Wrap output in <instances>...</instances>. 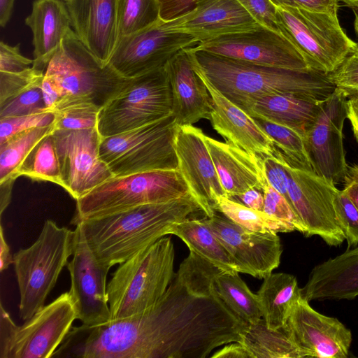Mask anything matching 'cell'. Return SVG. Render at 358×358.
<instances>
[{"label":"cell","mask_w":358,"mask_h":358,"mask_svg":"<svg viewBox=\"0 0 358 358\" xmlns=\"http://www.w3.org/2000/svg\"><path fill=\"white\" fill-rule=\"evenodd\" d=\"M194 69L224 96L250 117L258 99L275 94H295L327 99L336 87L328 75L256 64L188 48Z\"/></svg>","instance_id":"1"},{"label":"cell","mask_w":358,"mask_h":358,"mask_svg":"<svg viewBox=\"0 0 358 358\" xmlns=\"http://www.w3.org/2000/svg\"><path fill=\"white\" fill-rule=\"evenodd\" d=\"M200 210L188 193L167 202L141 205L77 224H81L98 261L110 268L169 235L173 224Z\"/></svg>","instance_id":"2"},{"label":"cell","mask_w":358,"mask_h":358,"mask_svg":"<svg viewBox=\"0 0 358 358\" xmlns=\"http://www.w3.org/2000/svg\"><path fill=\"white\" fill-rule=\"evenodd\" d=\"M175 250L165 236L119 264L107 284L111 320L143 312L164 294L173 276Z\"/></svg>","instance_id":"3"},{"label":"cell","mask_w":358,"mask_h":358,"mask_svg":"<svg viewBox=\"0 0 358 358\" xmlns=\"http://www.w3.org/2000/svg\"><path fill=\"white\" fill-rule=\"evenodd\" d=\"M73 244L74 231L47 220L36 241L13 255L21 320L30 319L45 306L61 271L72 256Z\"/></svg>","instance_id":"4"},{"label":"cell","mask_w":358,"mask_h":358,"mask_svg":"<svg viewBox=\"0 0 358 358\" xmlns=\"http://www.w3.org/2000/svg\"><path fill=\"white\" fill-rule=\"evenodd\" d=\"M188 193L178 169L113 176L76 200L71 224L76 225L141 205L167 202Z\"/></svg>","instance_id":"5"},{"label":"cell","mask_w":358,"mask_h":358,"mask_svg":"<svg viewBox=\"0 0 358 358\" xmlns=\"http://www.w3.org/2000/svg\"><path fill=\"white\" fill-rule=\"evenodd\" d=\"M280 33L299 50L311 70L327 75L358 50L340 24L338 10L317 11L276 6Z\"/></svg>","instance_id":"6"},{"label":"cell","mask_w":358,"mask_h":358,"mask_svg":"<svg viewBox=\"0 0 358 358\" xmlns=\"http://www.w3.org/2000/svg\"><path fill=\"white\" fill-rule=\"evenodd\" d=\"M44 74L55 80L62 91V100L56 108L74 102H92L102 107L129 80L109 64L101 62L74 31L62 40Z\"/></svg>","instance_id":"7"},{"label":"cell","mask_w":358,"mask_h":358,"mask_svg":"<svg viewBox=\"0 0 358 358\" xmlns=\"http://www.w3.org/2000/svg\"><path fill=\"white\" fill-rule=\"evenodd\" d=\"M173 114L144 126L101 137L99 156L114 176L178 169Z\"/></svg>","instance_id":"8"},{"label":"cell","mask_w":358,"mask_h":358,"mask_svg":"<svg viewBox=\"0 0 358 358\" xmlns=\"http://www.w3.org/2000/svg\"><path fill=\"white\" fill-rule=\"evenodd\" d=\"M172 110V92L165 66L129 78L101 108L96 129L101 137H108L161 120Z\"/></svg>","instance_id":"9"},{"label":"cell","mask_w":358,"mask_h":358,"mask_svg":"<svg viewBox=\"0 0 358 358\" xmlns=\"http://www.w3.org/2000/svg\"><path fill=\"white\" fill-rule=\"evenodd\" d=\"M77 313L69 292L17 326L0 306V358H50L69 332Z\"/></svg>","instance_id":"10"},{"label":"cell","mask_w":358,"mask_h":358,"mask_svg":"<svg viewBox=\"0 0 358 358\" xmlns=\"http://www.w3.org/2000/svg\"><path fill=\"white\" fill-rule=\"evenodd\" d=\"M287 169L291 206L302 223L304 236H320L329 246H338L345 237L335 214L334 182L310 171L294 166L278 154Z\"/></svg>","instance_id":"11"},{"label":"cell","mask_w":358,"mask_h":358,"mask_svg":"<svg viewBox=\"0 0 358 358\" xmlns=\"http://www.w3.org/2000/svg\"><path fill=\"white\" fill-rule=\"evenodd\" d=\"M199 43L194 36L173 31L160 19L144 29L120 37L108 64L129 79L165 66L180 51Z\"/></svg>","instance_id":"12"},{"label":"cell","mask_w":358,"mask_h":358,"mask_svg":"<svg viewBox=\"0 0 358 358\" xmlns=\"http://www.w3.org/2000/svg\"><path fill=\"white\" fill-rule=\"evenodd\" d=\"M193 48L259 65L311 70L286 37L260 24L245 31L212 38Z\"/></svg>","instance_id":"13"},{"label":"cell","mask_w":358,"mask_h":358,"mask_svg":"<svg viewBox=\"0 0 358 358\" xmlns=\"http://www.w3.org/2000/svg\"><path fill=\"white\" fill-rule=\"evenodd\" d=\"M349 96L345 90L336 87L322 101L316 120L303 137L314 172L335 185L343 179L348 168L343 129Z\"/></svg>","instance_id":"14"},{"label":"cell","mask_w":358,"mask_h":358,"mask_svg":"<svg viewBox=\"0 0 358 358\" xmlns=\"http://www.w3.org/2000/svg\"><path fill=\"white\" fill-rule=\"evenodd\" d=\"M63 187L76 201L113 177L99 156L101 136L96 128L54 130Z\"/></svg>","instance_id":"15"},{"label":"cell","mask_w":358,"mask_h":358,"mask_svg":"<svg viewBox=\"0 0 358 358\" xmlns=\"http://www.w3.org/2000/svg\"><path fill=\"white\" fill-rule=\"evenodd\" d=\"M66 266L71 278L69 292L75 304L77 320L88 326L111 321L107 294L110 268L98 261L80 223L76 225L72 259Z\"/></svg>","instance_id":"16"},{"label":"cell","mask_w":358,"mask_h":358,"mask_svg":"<svg viewBox=\"0 0 358 358\" xmlns=\"http://www.w3.org/2000/svg\"><path fill=\"white\" fill-rule=\"evenodd\" d=\"M203 220L222 243L238 273L264 279L279 266L282 246L277 233L250 231L216 213Z\"/></svg>","instance_id":"17"},{"label":"cell","mask_w":358,"mask_h":358,"mask_svg":"<svg viewBox=\"0 0 358 358\" xmlns=\"http://www.w3.org/2000/svg\"><path fill=\"white\" fill-rule=\"evenodd\" d=\"M283 329L302 358L348 357L351 331L338 319L316 311L302 296L294 305Z\"/></svg>","instance_id":"18"},{"label":"cell","mask_w":358,"mask_h":358,"mask_svg":"<svg viewBox=\"0 0 358 358\" xmlns=\"http://www.w3.org/2000/svg\"><path fill=\"white\" fill-rule=\"evenodd\" d=\"M205 134L192 125L178 126L174 148L178 169L189 193L207 217L215 215L216 200L227 196L205 143Z\"/></svg>","instance_id":"19"},{"label":"cell","mask_w":358,"mask_h":358,"mask_svg":"<svg viewBox=\"0 0 358 358\" xmlns=\"http://www.w3.org/2000/svg\"><path fill=\"white\" fill-rule=\"evenodd\" d=\"M66 4L78 38L108 64L120 37L117 0H68Z\"/></svg>","instance_id":"20"},{"label":"cell","mask_w":358,"mask_h":358,"mask_svg":"<svg viewBox=\"0 0 358 358\" xmlns=\"http://www.w3.org/2000/svg\"><path fill=\"white\" fill-rule=\"evenodd\" d=\"M197 73L211 97L212 110L209 120L213 128L227 143L254 157L275 158L277 148L273 141L253 118L224 96L202 75Z\"/></svg>","instance_id":"21"},{"label":"cell","mask_w":358,"mask_h":358,"mask_svg":"<svg viewBox=\"0 0 358 358\" xmlns=\"http://www.w3.org/2000/svg\"><path fill=\"white\" fill-rule=\"evenodd\" d=\"M164 24L194 36L199 43L259 24L237 0H198L189 13Z\"/></svg>","instance_id":"22"},{"label":"cell","mask_w":358,"mask_h":358,"mask_svg":"<svg viewBox=\"0 0 358 358\" xmlns=\"http://www.w3.org/2000/svg\"><path fill=\"white\" fill-rule=\"evenodd\" d=\"M187 48L166 64L172 92V114L178 126L192 125L201 119L209 120L212 110L210 95L194 69Z\"/></svg>","instance_id":"23"},{"label":"cell","mask_w":358,"mask_h":358,"mask_svg":"<svg viewBox=\"0 0 358 358\" xmlns=\"http://www.w3.org/2000/svg\"><path fill=\"white\" fill-rule=\"evenodd\" d=\"M301 294L309 302L358 296V245L316 265Z\"/></svg>","instance_id":"24"},{"label":"cell","mask_w":358,"mask_h":358,"mask_svg":"<svg viewBox=\"0 0 358 358\" xmlns=\"http://www.w3.org/2000/svg\"><path fill=\"white\" fill-rule=\"evenodd\" d=\"M204 139L228 197H236L250 188L262 191L267 181L261 158L229 143H223L206 135Z\"/></svg>","instance_id":"25"},{"label":"cell","mask_w":358,"mask_h":358,"mask_svg":"<svg viewBox=\"0 0 358 358\" xmlns=\"http://www.w3.org/2000/svg\"><path fill=\"white\" fill-rule=\"evenodd\" d=\"M25 24L33 36V67L45 73L62 40L73 31L71 17L63 0H35Z\"/></svg>","instance_id":"26"},{"label":"cell","mask_w":358,"mask_h":358,"mask_svg":"<svg viewBox=\"0 0 358 358\" xmlns=\"http://www.w3.org/2000/svg\"><path fill=\"white\" fill-rule=\"evenodd\" d=\"M323 100L295 94H275L254 103L252 116H259L289 127L303 138L316 120Z\"/></svg>","instance_id":"27"},{"label":"cell","mask_w":358,"mask_h":358,"mask_svg":"<svg viewBox=\"0 0 358 358\" xmlns=\"http://www.w3.org/2000/svg\"><path fill=\"white\" fill-rule=\"evenodd\" d=\"M257 296L266 326L282 329L291 310L301 296L296 277L285 273H271L262 284Z\"/></svg>","instance_id":"28"},{"label":"cell","mask_w":358,"mask_h":358,"mask_svg":"<svg viewBox=\"0 0 358 358\" xmlns=\"http://www.w3.org/2000/svg\"><path fill=\"white\" fill-rule=\"evenodd\" d=\"M169 235L179 237L189 251L222 271H237L227 250L203 220L189 218L173 224Z\"/></svg>","instance_id":"29"},{"label":"cell","mask_w":358,"mask_h":358,"mask_svg":"<svg viewBox=\"0 0 358 358\" xmlns=\"http://www.w3.org/2000/svg\"><path fill=\"white\" fill-rule=\"evenodd\" d=\"M215 289L224 303L248 324L262 319L258 296L253 293L236 271L220 270L213 280Z\"/></svg>","instance_id":"30"},{"label":"cell","mask_w":358,"mask_h":358,"mask_svg":"<svg viewBox=\"0 0 358 358\" xmlns=\"http://www.w3.org/2000/svg\"><path fill=\"white\" fill-rule=\"evenodd\" d=\"M239 343L251 358H302L284 329H270L263 319L257 324H249Z\"/></svg>","instance_id":"31"},{"label":"cell","mask_w":358,"mask_h":358,"mask_svg":"<svg viewBox=\"0 0 358 358\" xmlns=\"http://www.w3.org/2000/svg\"><path fill=\"white\" fill-rule=\"evenodd\" d=\"M55 130L54 123L16 134L0 144V183L13 182L18 171L34 148Z\"/></svg>","instance_id":"32"},{"label":"cell","mask_w":358,"mask_h":358,"mask_svg":"<svg viewBox=\"0 0 358 358\" xmlns=\"http://www.w3.org/2000/svg\"><path fill=\"white\" fill-rule=\"evenodd\" d=\"M214 210L250 231L277 234L293 231L290 227L264 211L250 208L226 196L216 200Z\"/></svg>","instance_id":"33"},{"label":"cell","mask_w":358,"mask_h":358,"mask_svg":"<svg viewBox=\"0 0 358 358\" xmlns=\"http://www.w3.org/2000/svg\"><path fill=\"white\" fill-rule=\"evenodd\" d=\"M36 181H48L62 186L59 162L52 133L43 138L26 157L18 171Z\"/></svg>","instance_id":"34"},{"label":"cell","mask_w":358,"mask_h":358,"mask_svg":"<svg viewBox=\"0 0 358 358\" xmlns=\"http://www.w3.org/2000/svg\"><path fill=\"white\" fill-rule=\"evenodd\" d=\"M273 141L283 159L294 166L313 171L303 137L293 129L259 116L252 117Z\"/></svg>","instance_id":"35"},{"label":"cell","mask_w":358,"mask_h":358,"mask_svg":"<svg viewBox=\"0 0 358 358\" xmlns=\"http://www.w3.org/2000/svg\"><path fill=\"white\" fill-rule=\"evenodd\" d=\"M117 5L120 37L144 29L160 20L157 0H117Z\"/></svg>","instance_id":"36"},{"label":"cell","mask_w":358,"mask_h":358,"mask_svg":"<svg viewBox=\"0 0 358 358\" xmlns=\"http://www.w3.org/2000/svg\"><path fill=\"white\" fill-rule=\"evenodd\" d=\"M101 106L92 102H74L56 108L55 130H78L96 128Z\"/></svg>","instance_id":"37"},{"label":"cell","mask_w":358,"mask_h":358,"mask_svg":"<svg viewBox=\"0 0 358 358\" xmlns=\"http://www.w3.org/2000/svg\"><path fill=\"white\" fill-rule=\"evenodd\" d=\"M43 78L0 103V117L31 115L50 111L45 103L41 89Z\"/></svg>","instance_id":"38"},{"label":"cell","mask_w":358,"mask_h":358,"mask_svg":"<svg viewBox=\"0 0 358 358\" xmlns=\"http://www.w3.org/2000/svg\"><path fill=\"white\" fill-rule=\"evenodd\" d=\"M262 192L264 199L263 211L282 222L292 231H298L304 235V227L286 199L268 182L263 187Z\"/></svg>","instance_id":"39"},{"label":"cell","mask_w":358,"mask_h":358,"mask_svg":"<svg viewBox=\"0 0 358 358\" xmlns=\"http://www.w3.org/2000/svg\"><path fill=\"white\" fill-rule=\"evenodd\" d=\"M338 224L348 248L358 245V209L343 190L337 189L334 200Z\"/></svg>","instance_id":"40"},{"label":"cell","mask_w":358,"mask_h":358,"mask_svg":"<svg viewBox=\"0 0 358 358\" xmlns=\"http://www.w3.org/2000/svg\"><path fill=\"white\" fill-rule=\"evenodd\" d=\"M54 122L55 113L51 111L0 117V144L16 134L34 128L49 126Z\"/></svg>","instance_id":"41"},{"label":"cell","mask_w":358,"mask_h":358,"mask_svg":"<svg viewBox=\"0 0 358 358\" xmlns=\"http://www.w3.org/2000/svg\"><path fill=\"white\" fill-rule=\"evenodd\" d=\"M44 73L33 66L20 73L0 72V103L43 78Z\"/></svg>","instance_id":"42"},{"label":"cell","mask_w":358,"mask_h":358,"mask_svg":"<svg viewBox=\"0 0 358 358\" xmlns=\"http://www.w3.org/2000/svg\"><path fill=\"white\" fill-rule=\"evenodd\" d=\"M330 81L337 88L350 96L358 93V50L349 55L334 72L328 74Z\"/></svg>","instance_id":"43"},{"label":"cell","mask_w":358,"mask_h":358,"mask_svg":"<svg viewBox=\"0 0 358 358\" xmlns=\"http://www.w3.org/2000/svg\"><path fill=\"white\" fill-rule=\"evenodd\" d=\"M261 159L266 181L281 194L291 206L288 194V174L283 162L279 158L271 157H264Z\"/></svg>","instance_id":"44"},{"label":"cell","mask_w":358,"mask_h":358,"mask_svg":"<svg viewBox=\"0 0 358 358\" xmlns=\"http://www.w3.org/2000/svg\"><path fill=\"white\" fill-rule=\"evenodd\" d=\"M260 25L280 33L276 6L270 0H237Z\"/></svg>","instance_id":"45"},{"label":"cell","mask_w":358,"mask_h":358,"mask_svg":"<svg viewBox=\"0 0 358 358\" xmlns=\"http://www.w3.org/2000/svg\"><path fill=\"white\" fill-rule=\"evenodd\" d=\"M20 47V44L13 46L1 41L0 72L20 73L32 67L34 59L23 56Z\"/></svg>","instance_id":"46"},{"label":"cell","mask_w":358,"mask_h":358,"mask_svg":"<svg viewBox=\"0 0 358 358\" xmlns=\"http://www.w3.org/2000/svg\"><path fill=\"white\" fill-rule=\"evenodd\" d=\"M159 5L160 19L164 22L177 19L194 7L198 0H157Z\"/></svg>","instance_id":"47"},{"label":"cell","mask_w":358,"mask_h":358,"mask_svg":"<svg viewBox=\"0 0 358 358\" xmlns=\"http://www.w3.org/2000/svg\"><path fill=\"white\" fill-rule=\"evenodd\" d=\"M275 6H285L317 11L338 10L339 0H270Z\"/></svg>","instance_id":"48"},{"label":"cell","mask_w":358,"mask_h":358,"mask_svg":"<svg viewBox=\"0 0 358 358\" xmlns=\"http://www.w3.org/2000/svg\"><path fill=\"white\" fill-rule=\"evenodd\" d=\"M41 89L48 109L53 112L63 98V93L55 80L44 74Z\"/></svg>","instance_id":"49"},{"label":"cell","mask_w":358,"mask_h":358,"mask_svg":"<svg viewBox=\"0 0 358 358\" xmlns=\"http://www.w3.org/2000/svg\"><path fill=\"white\" fill-rule=\"evenodd\" d=\"M343 182V191L358 209V165L348 166Z\"/></svg>","instance_id":"50"},{"label":"cell","mask_w":358,"mask_h":358,"mask_svg":"<svg viewBox=\"0 0 358 358\" xmlns=\"http://www.w3.org/2000/svg\"><path fill=\"white\" fill-rule=\"evenodd\" d=\"M210 357L212 358H251L246 349L239 342L227 343Z\"/></svg>","instance_id":"51"},{"label":"cell","mask_w":358,"mask_h":358,"mask_svg":"<svg viewBox=\"0 0 358 358\" xmlns=\"http://www.w3.org/2000/svg\"><path fill=\"white\" fill-rule=\"evenodd\" d=\"M256 188H250L236 197L242 204L250 208L263 211L264 199V194Z\"/></svg>","instance_id":"52"},{"label":"cell","mask_w":358,"mask_h":358,"mask_svg":"<svg viewBox=\"0 0 358 358\" xmlns=\"http://www.w3.org/2000/svg\"><path fill=\"white\" fill-rule=\"evenodd\" d=\"M347 104L348 119L351 124L354 136L358 142V93L350 95Z\"/></svg>","instance_id":"53"},{"label":"cell","mask_w":358,"mask_h":358,"mask_svg":"<svg viewBox=\"0 0 358 358\" xmlns=\"http://www.w3.org/2000/svg\"><path fill=\"white\" fill-rule=\"evenodd\" d=\"M11 264H13V255H12V254L10 252V247L6 241L4 234H3V228L2 224H1V228H0V271H1V272L7 269Z\"/></svg>","instance_id":"54"},{"label":"cell","mask_w":358,"mask_h":358,"mask_svg":"<svg viewBox=\"0 0 358 358\" xmlns=\"http://www.w3.org/2000/svg\"><path fill=\"white\" fill-rule=\"evenodd\" d=\"M13 182L0 183V214L1 217L3 211L9 205L11 200Z\"/></svg>","instance_id":"55"},{"label":"cell","mask_w":358,"mask_h":358,"mask_svg":"<svg viewBox=\"0 0 358 358\" xmlns=\"http://www.w3.org/2000/svg\"><path fill=\"white\" fill-rule=\"evenodd\" d=\"M15 0H0V24L1 27L6 26L9 22Z\"/></svg>","instance_id":"56"},{"label":"cell","mask_w":358,"mask_h":358,"mask_svg":"<svg viewBox=\"0 0 358 358\" xmlns=\"http://www.w3.org/2000/svg\"><path fill=\"white\" fill-rule=\"evenodd\" d=\"M347 6L350 7L355 15L354 27L357 35L358 36V1L348 3Z\"/></svg>","instance_id":"57"},{"label":"cell","mask_w":358,"mask_h":358,"mask_svg":"<svg viewBox=\"0 0 358 358\" xmlns=\"http://www.w3.org/2000/svg\"><path fill=\"white\" fill-rule=\"evenodd\" d=\"M345 5H347L348 3L358 1V0H340Z\"/></svg>","instance_id":"58"},{"label":"cell","mask_w":358,"mask_h":358,"mask_svg":"<svg viewBox=\"0 0 358 358\" xmlns=\"http://www.w3.org/2000/svg\"><path fill=\"white\" fill-rule=\"evenodd\" d=\"M63 1H67L68 0H63Z\"/></svg>","instance_id":"59"}]
</instances>
